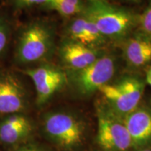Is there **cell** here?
<instances>
[{
  "mask_svg": "<svg viewBox=\"0 0 151 151\" xmlns=\"http://www.w3.org/2000/svg\"><path fill=\"white\" fill-rule=\"evenodd\" d=\"M82 14L91 20L106 39L122 42L138 27L139 15L106 0H87Z\"/></svg>",
  "mask_w": 151,
  "mask_h": 151,
  "instance_id": "1",
  "label": "cell"
},
{
  "mask_svg": "<svg viewBox=\"0 0 151 151\" xmlns=\"http://www.w3.org/2000/svg\"><path fill=\"white\" fill-rule=\"evenodd\" d=\"M55 33L50 26L41 22L29 24L19 36L15 58L22 64L42 61L52 54Z\"/></svg>",
  "mask_w": 151,
  "mask_h": 151,
  "instance_id": "2",
  "label": "cell"
},
{
  "mask_svg": "<svg viewBox=\"0 0 151 151\" xmlns=\"http://www.w3.org/2000/svg\"><path fill=\"white\" fill-rule=\"evenodd\" d=\"M146 84L145 79L139 76L126 75L113 83L104 85L99 91L107 101L109 108L124 118L139 106Z\"/></svg>",
  "mask_w": 151,
  "mask_h": 151,
  "instance_id": "3",
  "label": "cell"
},
{
  "mask_svg": "<svg viewBox=\"0 0 151 151\" xmlns=\"http://www.w3.org/2000/svg\"><path fill=\"white\" fill-rule=\"evenodd\" d=\"M117 61L111 54H102L83 69L65 71L68 83L81 96H90L110 83L116 72Z\"/></svg>",
  "mask_w": 151,
  "mask_h": 151,
  "instance_id": "4",
  "label": "cell"
},
{
  "mask_svg": "<svg viewBox=\"0 0 151 151\" xmlns=\"http://www.w3.org/2000/svg\"><path fill=\"white\" fill-rule=\"evenodd\" d=\"M43 127L47 135L65 150H71L78 148L85 139L86 124L72 113H49L45 117Z\"/></svg>",
  "mask_w": 151,
  "mask_h": 151,
  "instance_id": "5",
  "label": "cell"
},
{
  "mask_svg": "<svg viewBox=\"0 0 151 151\" xmlns=\"http://www.w3.org/2000/svg\"><path fill=\"white\" fill-rule=\"evenodd\" d=\"M97 142L104 151H129L132 148L123 119L109 106L98 109Z\"/></svg>",
  "mask_w": 151,
  "mask_h": 151,
  "instance_id": "6",
  "label": "cell"
},
{
  "mask_svg": "<svg viewBox=\"0 0 151 151\" xmlns=\"http://www.w3.org/2000/svg\"><path fill=\"white\" fill-rule=\"evenodd\" d=\"M35 85L37 103L43 105L68 83L67 73L52 65H43L24 71Z\"/></svg>",
  "mask_w": 151,
  "mask_h": 151,
  "instance_id": "7",
  "label": "cell"
},
{
  "mask_svg": "<svg viewBox=\"0 0 151 151\" xmlns=\"http://www.w3.org/2000/svg\"><path fill=\"white\" fill-rule=\"evenodd\" d=\"M103 53L99 48L67 39L59 48V55L66 71L83 69L95 61Z\"/></svg>",
  "mask_w": 151,
  "mask_h": 151,
  "instance_id": "8",
  "label": "cell"
},
{
  "mask_svg": "<svg viewBox=\"0 0 151 151\" xmlns=\"http://www.w3.org/2000/svg\"><path fill=\"white\" fill-rule=\"evenodd\" d=\"M122 119L131 137L132 148L139 150L151 146L150 109L138 106Z\"/></svg>",
  "mask_w": 151,
  "mask_h": 151,
  "instance_id": "9",
  "label": "cell"
},
{
  "mask_svg": "<svg viewBox=\"0 0 151 151\" xmlns=\"http://www.w3.org/2000/svg\"><path fill=\"white\" fill-rule=\"evenodd\" d=\"M24 87L16 76L0 73V113L14 114L25 107Z\"/></svg>",
  "mask_w": 151,
  "mask_h": 151,
  "instance_id": "10",
  "label": "cell"
},
{
  "mask_svg": "<svg viewBox=\"0 0 151 151\" xmlns=\"http://www.w3.org/2000/svg\"><path fill=\"white\" fill-rule=\"evenodd\" d=\"M124 60L132 69H141L151 64V37L139 30L122 41Z\"/></svg>",
  "mask_w": 151,
  "mask_h": 151,
  "instance_id": "11",
  "label": "cell"
},
{
  "mask_svg": "<svg viewBox=\"0 0 151 151\" xmlns=\"http://www.w3.org/2000/svg\"><path fill=\"white\" fill-rule=\"evenodd\" d=\"M32 124L27 118L14 114L0 124V140L6 143H15L29 134Z\"/></svg>",
  "mask_w": 151,
  "mask_h": 151,
  "instance_id": "12",
  "label": "cell"
},
{
  "mask_svg": "<svg viewBox=\"0 0 151 151\" xmlns=\"http://www.w3.org/2000/svg\"><path fill=\"white\" fill-rule=\"evenodd\" d=\"M45 5L48 9H52L57 11L62 16L69 17L73 16L74 15L81 14L83 11V9L80 7L75 6L63 3L62 1H57V0H48Z\"/></svg>",
  "mask_w": 151,
  "mask_h": 151,
  "instance_id": "13",
  "label": "cell"
},
{
  "mask_svg": "<svg viewBox=\"0 0 151 151\" xmlns=\"http://www.w3.org/2000/svg\"><path fill=\"white\" fill-rule=\"evenodd\" d=\"M138 27L139 32L151 37V0H149L146 8L139 15Z\"/></svg>",
  "mask_w": 151,
  "mask_h": 151,
  "instance_id": "14",
  "label": "cell"
},
{
  "mask_svg": "<svg viewBox=\"0 0 151 151\" xmlns=\"http://www.w3.org/2000/svg\"><path fill=\"white\" fill-rule=\"evenodd\" d=\"M10 37V28L9 24L0 18V55L4 51L9 43Z\"/></svg>",
  "mask_w": 151,
  "mask_h": 151,
  "instance_id": "15",
  "label": "cell"
},
{
  "mask_svg": "<svg viewBox=\"0 0 151 151\" xmlns=\"http://www.w3.org/2000/svg\"><path fill=\"white\" fill-rule=\"evenodd\" d=\"M15 4L20 8H27L38 4H45L48 0H14Z\"/></svg>",
  "mask_w": 151,
  "mask_h": 151,
  "instance_id": "16",
  "label": "cell"
},
{
  "mask_svg": "<svg viewBox=\"0 0 151 151\" xmlns=\"http://www.w3.org/2000/svg\"><path fill=\"white\" fill-rule=\"evenodd\" d=\"M57 1H62L63 3L75 6L80 7V8H84V4L82 0H57Z\"/></svg>",
  "mask_w": 151,
  "mask_h": 151,
  "instance_id": "17",
  "label": "cell"
},
{
  "mask_svg": "<svg viewBox=\"0 0 151 151\" xmlns=\"http://www.w3.org/2000/svg\"><path fill=\"white\" fill-rule=\"evenodd\" d=\"M146 83L148 84L151 87V65L148 66L146 72V78H145Z\"/></svg>",
  "mask_w": 151,
  "mask_h": 151,
  "instance_id": "18",
  "label": "cell"
},
{
  "mask_svg": "<svg viewBox=\"0 0 151 151\" xmlns=\"http://www.w3.org/2000/svg\"><path fill=\"white\" fill-rule=\"evenodd\" d=\"M18 151H39V150H38L37 149L34 148H24L21 149V150H19Z\"/></svg>",
  "mask_w": 151,
  "mask_h": 151,
  "instance_id": "19",
  "label": "cell"
},
{
  "mask_svg": "<svg viewBox=\"0 0 151 151\" xmlns=\"http://www.w3.org/2000/svg\"><path fill=\"white\" fill-rule=\"evenodd\" d=\"M138 151H151V146L146 147V148H143L141 149H139V150H137Z\"/></svg>",
  "mask_w": 151,
  "mask_h": 151,
  "instance_id": "20",
  "label": "cell"
},
{
  "mask_svg": "<svg viewBox=\"0 0 151 151\" xmlns=\"http://www.w3.org/2000/svg\"><path fill=\"white\" fill-rule=\"evenodd\" d=\"M132 1H134V2H139L140 1V0H131Z\"/></svg>",
  "mask_w": 151,
  "mask_h": 151,
  "instance_id": "21",
  "label": "cell"
}]
</instances>
